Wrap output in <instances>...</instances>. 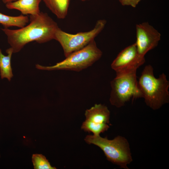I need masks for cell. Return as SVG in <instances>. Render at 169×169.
<instances>
[{"label": "cell", "instance_id": "cell-1", "mask_svg": "<svg viewBox=\"0 0 169 169\" xmlns=\"http://www.w3.org/2000/svg\"><path fill=\"white\" fill-rule=\"evenodd\" d=\"M29 21L28 24L19 29L2 28L7 36L13 53L19 52L30 42L35 41L43 43L54 39L59 27L47 13L40 12L37 14L30 15Z\"/></svg>", "mask_w": 169, "mask_h": 169}, {"label": "cell", "instance_id": "cell-2", "mask_svg": "<svg viewBox=\"0 0 169 169\" xmlns=\"http://www.w3.org/2000/svg\"><path fill=\"white\" fill-rule=\"evenodd\" d=\"M138 81L142 98L146 105L152 110H158L169 102V81L164 73L156 78L153 67L147 65Z\"/></svg>", "mask_w": 169, "mask_h": 169}, {"label": "cell", "instance_id": "cell-3", "mask_svg": "<svg viewBox=\"0 0 169 169\" xmlns=\"http://www.w3.org/2000/svg\"><path fill=\"white\" fill-rule=\"evenodd\" d=\"M88 144L95 145L101 149L107 159L120 168L128 169L132 161L130 145L124 137L118 136L112 140L99 136L88 135L84 138Z\"/></svg>", "mask_w": 169, "mask_h": 169}, {"label": "cell", "instance_id": "cell-4", "mask_svg": "<svg viewBox=\"0 0 169 169\" xmlns=\"http://www.w3.org/2000/svg\"><path fill=\"white\" fill-rule=\"evenodd\" d=\"M102 52L97 47L95 39L83 48L73 52L62 61L49 66L37 64L38 69L47 70H64L79 72L90 66L99 60Z\"/></svg>", "mask_w": 169, "mask_h": 169}, {"label": "cell", "instance_id": "cell-5", "mask_svg": "<svg viewBox=\"0 0 169 169\" xmlns=\"http://www.w3.org/2000/svg\"><path fill=\"white\" fill-rule=\"evenodd\" d=\"M136 73L116 76L110 82L111 90L109 100L112 105L120 108L131 99L142 98Z\"/></svg>", "mask_w": 169, "mask_h": 169}, {"label": "cell", "instance_id": "cell-6", "mask_svg": "<svg viewBox=\"0 0 169 169\" xmlns=\"http://www.w3.org/2000/svg\"><path fill=\"white\" fill-rule=\"evenodd\" d=\"M106 23L105 19L99 20L91 30L74 34L66 33L59 28L55 33L54 39L60 43L66 57L73 52L83 48L94 40L103 29Z\"/></svg>", "mask_w": 169, "mask_h": 169}, {"label": "cell", "instance_id": "cell-7", "mask_svg": "<svg viewBox=\"0 0 169 169\" xmlns=\"http://www.w3.org/2000/svg\"><path fill=\"white\" fill-rule=\"evenodd\" d=\"M145 62V57L138 53L135 43L121 51L112 63L111 68L117 76L136 72Z\"/></svg>", "mask_w": 169, "mask_h": 169}, {"label": "cell", "instance_id": "cell-8", "mask_svg": "<svg viewBox=\"0 0 169 169\" xmlns=\"http://www.w3.org/2000/svg\"><path fill=\"white\" fill-rule=\"evenodd\" d=\"M136 41L138 54L145 57L146 53L156 48L161 38V34L147 22L136 25Z\"/></svg>", "mask_w": 169, "mask_h": 169}, {"label": "cell", "instance_id": "cell-9", "mask_svg": "<svg viewBox=\"0 0 169 169\" xmlns=\"http://www.w3.org/2000/svg\"><path fill=\"white\" fill-rule=\"evenodd\" d=\"M86 120L98 124H108L110 112L107 107L101 104H96L85 111Z\"/></svg>", "mask_w": 169, "mask_h": 169}, {"label": "cell", "instance_id": "cell-10", "mask_svg": "<svg viewBox=\"0 0 169 169\" xmlns=\"http://www.w3.org/2000/svg\"><path fill=\"white\" fill-rule=\"evenodd\" d=\"M42 0H17L6 4L10 9H16L23 15H33L40 12L39 4Z\"/></svg>", "mask_w": 169, "mask_h": 169}, {"label": "cell", "instance_id": "cell-11", "mask_svg": "<svg viewBox=\"0 0 169 169\" xmlns=\"http://www.w3.org/2000/svg\"><path fill=\"white\" fill-rule=\"evenodd\" d=\"M46 6L58 18L66 17L70 0H42Z\"/></svg>", "mask_w": 169, "mask_h": 169}, {"label": "cell", "instance_id": "cell-12", "mask_svg": "<svg viewBox=\"0 0 169 169\" xmlns=\"http://www.w3.org/2000/svg\"><path fill=\"white\" fill-rule=\"evenodd\" d=\"M7 56L3 54L0 49V72L2 79L7 78L10 81L13 77L11 61L13 50L11 47L6 50Z\"/></svg>", "mask_w": 169, "mask_h": 169}, {"label": "cell", "instance_id": "cell-13", "mask_svg": "<svg viewBox=\"0 0 169 169\" xmlns=\"http://www.w3.org/2000/svg\"><path fill=\"white\" fill-rule=\"evenodd\" d=\"M29 21L26 16L20 15L16 16H10L0 12V24L5 28L15 26L20 28L26 26Z\"/></svg>", "mask_w": 169, "mask_h": 169}, {"label": "cell", "instance_id": "cell-14", "mask_svg": "<svg viewBox=\"0 0 169 169\" xmlns=\"http://www.w3.org/2000/svg\"><path fill=\"white\" fill-rule=\"evenodd\" d=\"M110 126L108 124H98L86 120L82 125L81 128L85 132L93 133V135L99 136L101 133L108 130Z\"/></svg>", "mask_w": 169, "mask_h": 169}, {"label": "cell", "instance_id": "cell-15", "mask_svg": "<svg viewBox=\"0 0 169 169\" xmlns=\"http://www.w3.org/2000/svg\"><path fill=\"white\" fill-rule=\"evenodd\" d=\"M32 161L35 169H56L52 166L46 157L41 154H33Z\"/></svg>", "mask_w": 169, "mask_h": 169}, {"label": "cell", "instance_id": "cell-16", "mask_svg": "<svg viewBox=\"0 0 169 169\" xmlns=\"http://www.w3.org/2000/svg\"><path fill=\"white\" fill-rule=\"evenodd\" d=\"M142 0H118L123 6H131L136 8L139 3Z\"/></svg>", "mask_w": 169, "mask_h": 169}, {"label": "cell", "instance_id": "cell-17", "mask_svg": "<svg viewBox=\"0 0 169 169\" xmlns=\"http://www.w3.org/2000/svg\"><path fill=\"white\" fill-rule=\"evenodd\" d=\"M16 0H2L3 3L5 4L8 3L16 1Z\"/></svg>", "mask_w": 169, "mask_h": 169}, {"label": "cell", "instance_id": "cell-18", "mask_svg": "<svg viewBox=\"0 0 169 169\" xmlns=\"http://www.w3.org/2000/svg\"><path fill=\"white\" fill-rule=\"evenodd\" d=\"M80 0L82 1H86L89 0Z\"/></svg>", "mask_w": 169, "mask_h": 169}]
</instances>
